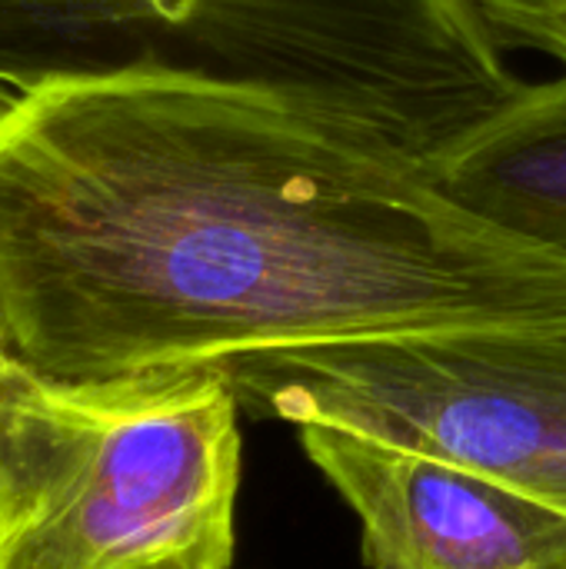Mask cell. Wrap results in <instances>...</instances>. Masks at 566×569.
<instances>
[{"mask_svg": "<svg viewBox=\"0 0 566 569\" xmlns=\"http://www.w3.org/2000/svg\"><path fill=\"white\" fill-rule=\"evenodd\" d=\"M547 323H566V257L477 220L394 147L183 73L0 97V340L37 373Z\"/></svg>", "mask_w": 566, "mask_h": 569, "instance_id": "obj_1", "label": "cell"}, {"mask_svg": "<svg viewBox=\"0 0 566 569\" xmlns=\"http://www.w3.org/2000/svg\"><path fill=\"white\" fill-rule=\"evenodd\" d=\"M120 70L247 90L424 163L524 90L474 0H0V97Z\"/></svg>", "mask_w": 566, "mask_h": 569, "instance_id": "obj_2", "label": "cell"}, {"mask_svg": "<svg viewBox=\"0 0 566 569\" xmlns=\"http://www.w3.org/2000/svg\"><path fill=\"white\" fill-rule=\"evenodd\" d=\"M240 400L214 367L60 380L0 360V569H230Z\"/></svg>", "mask_w": 566, "mask_h": 569, "instance_id": "obj_3", "label": "cell"}, {"mask_svg": "<svg viewBox=\"0 0 566 569\" xmlns=\"http://www.w3.org/2000/svg\"><path fill=\"white\" fill-rule=\"evenodd\" d=\"M214 370L250 417L354 430L566 513V323L304 343Z\"/></svg>", "mask_w": 566, "mask_h": 569, "instance_id": "obj_4", "label": "cell"}, {"mask_svg": "<svg viewBox=\"0 0 566 569\" xmlns=\"http://www.w3.org/2000/svg\"><path fill=\"white\" fill-rule=\"evenodd\" d=\"M360 520L370 569H566V513L514 487L354 430L297 427Z\"/></svg>", "mask_w": 566, "mask_h": 569, "instance_id": "obj_5", "label": "cell"}, {"mask_svg": "<svg viewBox=\"0 0 566 569\" xmlns=\"http://www.w3.org/2000/svg\"><path fill=\"white\" fill-rule=\"evenodd\" d=\"M427 170L477 220L566 257V77L524 83Z\"/></svg>", "mask_w": 566, "mask_h": 569, "instance_id": "obj_6", "label": "cell"}, {"mask_svg": "<svg viewBox=\"0 0 566 569\" xmlns=\"http://www.w3.org/2000/svg\"><path fill=\"white\" fill-rule=\"evenodd\" d=\"M500 50H537L566 67V0H474Z\"/></svg>", "mask_w": 566, "mask_h": 569, "instance_id": "obj_7", "label": "cell"}, {"mask_svg": "<svg viewBox=\"0 0 566 569\" xmlns=\"http://www.w3.org/2000/svg\"><path fill=\"white\" fill-rule=\"evenodd\" d=\"M3 357H7V350H3V340H0V360H3Z\"/></svg>", "mask_w": 566, "mask_h": 569, "instance_id": "obj_8", "label": "cell"}]
</instances>
